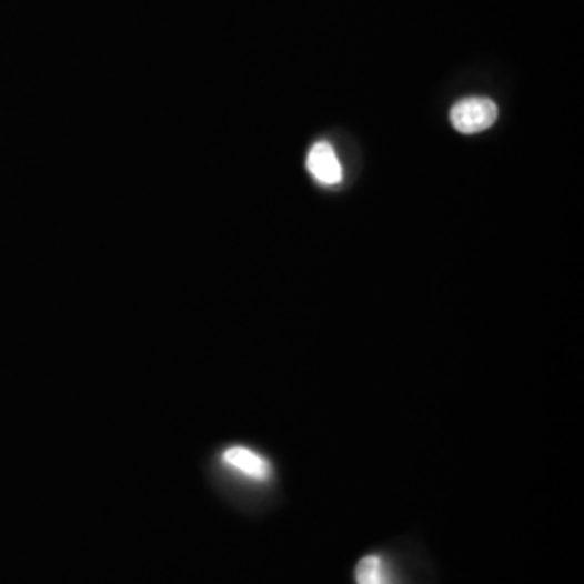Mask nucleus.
I'll return each instance as SVG.
<instances>
[{
    "label": "nucleus",
    "instance_id": "3",
    "mask_svg": "<svg viewBox=\"0 0 584 584\" xmlns=\"http://www.w3.org/2000/svg\"><path fill=\"white\" fill-rule=\"evenodd\" d=\"M223 460L228 465H232L234 470L248 474L251 479H258V481H264L269 479L271 474V467H269V461L262 460L258 453H253L250 449H243V446H234V449H228Z\"/></svg>",
    "mask_w": 584,
    "mask_h": 584
},
{
    "label": "nucleus",
    "instance_id": "1",
    "mask_svg": "<svg viewBox=\"0 0 584 584\" xmlns=\"http://www.w3.org/2000/svg\"><path fill=\"white\" fill-rule=\"evenodd\" d=\"M499 120V107L490 98H465L457 102L451 111V124L461 134H476L490 130Z\"/></svg>",
    "mask_w": 584,
    "mask_h": 584
},
{
    "label": "nucleus",
    "instance_id": "4",
    "mask_svg": "<svg viewBox=\"0 0 584 584\" xmlns=\"http://www.w3.org/2000/svg\"><path fill=\"white\" fill-rule=\"evenodd\" d=\"M358 584H394L390 570L381 556H366L358 563L355 570Z\"/></svg>",
    "mask_w": 584,
    "mask_h": 584
},
{
    "label": "nucleus",
    "instance_id": "2",
    "mask_svg": "<svg viewBox=\"0 0 584 584\" xmlns=\"http://www.w3.org/2000/svg\"><path fill=\"white\" fill-rule=\"evenodd\" d=\"M305 165H308L310 175L316 182L325 184V187H334L342 180V165L338 161V154H335L334 148L330 143H325V141L316 143L310 150Z\"/></svg>",
    "mask_w": 584,
    "mask_h": 584
}]
</instances>
